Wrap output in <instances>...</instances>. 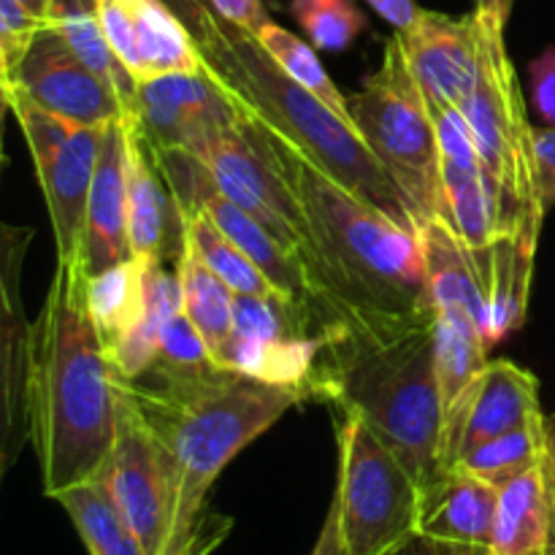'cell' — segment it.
I'll return each mask as SVG.
<instances>
[{"mask_svg": "<svg viewBox=\"0 0 555 555\" xmlns=\"http://www.w3.org/2000/svg\"><path fill=\"white\" fill-rule=\"evenodd\" d=\"M27 428L49 499L95 480L114 448V369L87 309L81 260L57 263L33 320Z\"/></svg>", "mask_w": 555, "mask_h": 555, "instance_id": "obj_1", "label": "cell"}, {"mask_svg": "<svg viewBox=\"0 0 555 555\" xmlns=\"http://www.w3.org/2000/svg\"><path fill=\"white\" fill-rule=\"evenodd\" d=\"M269 146L307 215L320 271L356 314L363 336L377 339L431 323L421 233L404 231L331 182L271 130Z\"/></svg>", "mask_w": 555, "mask_h": 555, "instance_id": "obj_2", "label": "cell"}, {"mask_svg": "<svg viewBox=\"0 0 555 555\" xmlns=\"http://www.w3.org/2000/svg\"><path fill=\"white\" fill-rule=\"evenodd\" d=\"M114 385L133 401L171 459L177 520L168 555L198 553L206 496L217 477L285 412L307 401L301 390L228 369L204 374L150 369L135 379L114 377Z\"/></svg>", "mask_w": 555, "mask_h": 555, "instance_id": "obj_3", "label": "cell"}, {"mask_svg": "<svg viewBox=\"0 0 555 555\" xmlns=\"http://www.w3.org/2000/svg\"><path fill=\"white\" fill-rule=\"evenodd\" d=\"M309 399L350 410L399 455L421 491L444 475L434 320L393 336H345L320 352Z\"/></svg>", "mask_w": 555, "mask_h": 555, "instance_id": "obj_4", "label": "cell"}, {"mask_svg": "<svg viewBox=\"0 0 555 555\" xmlns=\"http://www.w3.org/2000/svg\"><path fill=\"white\" fill-rule=\"evenodd\" d=\"M217 79L285 144L301 152L331 182L383 211L404 231L421 233V220L388 168L374 157L350 119L293 81L266 54L253 33L222 20L220 33L201 43Z\"/></svg>", "mask_w": 555, "mask_h": 555, "instance_id": "obj_5", "label": "cell"}, {"mask_svg": "<svg viewBox=\"0 0 555 555\" xmlns=\"http://www.w3.org/2000/svg\"><path fill=\"white\" fill-rule=\"evenodd\" d=\"M477 14V11H475ZM480 16V14H477ZM482 74L461 106L496 209L499 236H513L526 255H537L545 211L534 168V125L504 43V27L482 20Z\"/></svg>", "mask_w": 555, "mask_h": 555, "instance_id": "obj_6", "label": "cell"}, {"mask_svg": "<svg viewBox=\"0 0 555 555\" xmlns=\"http://www.w3.org/2000/svg\"><path fill=\"white\" fill-rule=\"evenodd\" d=\"M352 128L388 168L415 209L421 228L442 220L444 193L439 168V135L426 95L406 63L399 36L388 38L383 63L347 95Z\"/></svg>", "mask_w": 555, "mask_h": 555, "instance_id": "obj_7", "label": "cell"}, {"mask_svg": "<svg viewBox=\"0 0 555 555\" xmlns=\"http://www.w3.org/2000/svg\"><path fill=\"white\" fill-rule=\"evenodd\" d=\"M339 412L334 502L345 555H390L417 534L423 491L361 415Z\"/></svg>", "mask_w": 555, "mask_h": 555, "instance_id": "obj_8", "label": "cell"}, {"mask_svg": "<svg viewBox=\"0 0 555 555\" xmlns=\"http://www.w3.org/2000/svg\"><path fill=\"white\" fill-rule=\"evenodd\" d=\"M193 155L204 163L211 182L217 184V190H220L225 198H231L233 204L242 206L247 215H253L255 220L263 222L282 244H287L293 253H298L307 260V266L318 274V280L325 282L323 271H320L318 266V258H314L307 215H304L301 204H298L296 190L291 188V182H287V177L282 173V168L276 166L274 155H271L269 130H266V125L260 122L244 103L238 122L233 125V128L222 130V133L211 135V139L204 141ZM325 285H328V282H325ZM352 318H356V314H352ZM358 328H361V325H358Z\"/></svg>", "mask_w": 555, "mask_h": 555, "instance_id": "obj_9", "label": "cell"}, {"mask_svg": "<svg viewBox=\"0 0 555 555\" xmlns=\"http://www.w3.org/2000/svg\"><path fill=\"white\" fill-rule=\"evenodd\" d=\"M95 480L135 534L144 555L171 553L177 520V480L171 459L150 423L119 388L114 448Z\"/></svg>", "mask_w": 555, "mask_h": 555, "instance_id": "obj_10", "label": "cell"}, {"mask_svg": "<svg viewBox=\"0 0 555 555\" xmlns=\"http://www.w3.org/2000/svg\"><path fill=\"white\" fill-rule=\"evenodd\" d=\"M36 231L0 220V482L30 442L27 374L33 323L22 301V271Z\"/></svg>", "mask_w": 555, "mask_h": 555, "instance_id": "obj_11", "label": "cell"}, {"mask_svg": "<svg viewBox=\"0 0 555 555\" xmlns=\"http://www.w3.org/2000/svg\"><path fill=\"white\" fill-rule=\"evenodd\" d=\"M130 112L150 146L195 152L211 135L238 122L242 103L206 65L139 85Z\"/></svg>", "mask_w": 555, "mask_h": 555, "instance_id": "obj_12", "label": "cell"}, {"mask_svg": "<svg viewBox=\"0 0 555 555\" xmlns=\"http://www.w3.org/2000/svg\"><path fill=\"white\" fill-rule=\"evenodd\" d=\"M5 87L87 128H106L128 114L119 92L87 68L49 25L30 38Z\"/></svg>", "mask_w": 555, "mask_h": 555, "instance_id": "obj_13", "label": "cell"}, {"mask_svg": "<svg viewBox=\"0 0 555 555\" xmlns=\"http://www.w3.org/2000/svg\"><path fill=\"white\" fill-rule=\"evenodd\" d=\"M98 20L112 52L139 85L206 68L193 33L160 0H98Z\"/></svg>", "mask_w": 555, "mask_h": 555, "instance_id": "obj_14", "label": "cell"}, {"mask_svg": "<svg viewBox=\"0 0 555 555\" xmlns=\"http://www.w3.org/2000/svg\"><path fill=\"white\" fill-rule=\"evenodd\" d=\"M396 36L426 101L464 106L482 74L486 38L480 16L472 11L455 20L423 9L415 25Z\"/></svg>", "mask_w": 555, "mask_h": 555, "instance_id": "obj_15", "label": "cell"}, {"mask_svg": "<svg viewBox=\"0 0 555 555\" xmlns=\"http://www.w3.org/2000/svg\"><path fill=\"white\" fill-rule=\"evenodd\" d=\"M428 108L439 135L444 193L442 220L469 253H482L499 238V225L475 135L459 106L428 101Z\"/></svg>", "mask_w": 555, "mask_h": 555, "instance_id": "obj_16", "label": "cell"}, {"mask_svg": "<svg viewBox=\"0 0 555 555\" xmlns=\"http://www.w3.org/2000/svg\"><path fill=\"white\" fill-rule=\"evenodd\" d=\"M540 417V379L513 361H488L459 410L444 421V469H453L455 461L477 444Z\"/></svg>", "mask_w": 555, "mask_h": 555, "instance_id": "obj_17", "label": "cell"}, {"mask_svg": "<svg viewBox=\"0 0 555 555\" xmlns=\"http://www.w3.org/2000/svg\"><path fill=\"white\" fill-rule=\"evenodd\" d=\"M101 135L103 128L79 125L57 144L30 150L38 184H41L43 201H47L49 222H52L57 263L81 260L87 204H90Z\"/></svg>", "mask_w": 555, "mask_h": 555, "instance_id": "obj_18", "label": "cell"}, {"mask_svg": "<svg viewBox=\"0 0 555 555\" xmlns=\"http://www.w3.org/2000/svg\"><path fill=\"white\" fill-rule=\"evenodd\" d=\"M125 125V209H128V242L135 260H168L177 263L184 247V228L179 206L152 157L150 141L141 133L133 112Z\"/></svg>", "mask_w": 555, "mask_h": 555, "instance_id": "obj_19", "label": "cell"}, {"mask_svg": "<svg viewBox=\"0 0 555 555\" xmlns=\"http://www.w3.org/2000/svg\"><path fill=\"white\" fill-rule=\"evenodd\" d=\"M128 209H125V125L122 119L106 125L98 150L90 204H87L81 266L95 276L112 266L130 260Z\"/></svg>", "mask_w": 555, "mask_h": 555, "instance_id": "obj_20", "label": "cell"}, {"mask_svg": "<svg viewBox=\"0 0 555 555\" xmlns=\"http://www.w3.org/2000/svg\"><path fill=\"white\" fill-rule=\"evenodd\" d=\"M491 555H555V464L542 455L531 469L499 488Z\"/></svg>", "mask_w": 555, "mask_h": 555, "instance_id": "obj_21", "label": "cell"}, {"mask_svg": "<svg viewBox=\"0 0 555 555\" xmlns=\"http://www.w3.org/2000/svg\"><path fill=\"white\" fill-rule=\"evenodd\" d=\"M421 247L423 260H426L428 301H431L434 314L480 331L486 339L488 301L469 249L439 217L421 228Z\"/></svg>", "mask_w": 555, "mask_h": 555, "instance_id": "obj_22", "label": "cell"}, {"mask_svg": "<svg viewBox=\"0 0 555 555\" xmlns=\"http://www.w3.org/2000/svg\"><path fill=\"white\" fill-rule=\"evenodd\" d=\"M496 507V486L453 466L431 488L423 491L417 534L431 537V540L439 542H453V545L486 547L488 551Z\"/></svg>", "mask_w": 555, "mask_h": 555, "instance_id": "obj_23", "label": "cell"}, {"mask_svg": "<svg viewBox=\"0 0 555 555\" xmlns=\"http://www.w3.org/2000/svg\"><path fill=\"white\" fill-rule=\"evenodd\" d=\"M47 25L57 30V36L68 43L70 52L87 68L95 70L103 81H108L119 92L130 112L135 103V92H139V81L122 68L117 54L108 47L101 20H98V0H52Z\"/></svg>", "mask_w": 555, "mask_h": 555, "instance_id": "obj_24", "label": "cell"}, {"mask_svg": "<svg viewBox=\"0 0 555 555\" xmlns=\"http://www.w3.org/2000/svg\"><path fill=\"white\" fill-rule=\"evenodd\" d=\"M179 282H182V309L190 323L204 339L215 366L220 363L222 350L233 334V301L236 293L195 255V249L184 242L182 255L177 260Z\"/></svg>", "mask_w": 555, "mask_h": 555, "instance_id": "obj_25", "label": "cell"}, {"mask_svg": "<svg viewBox=\"0 0 555 555\" xmlns=\"http://www.w3.org/2000/svg\"><path fill=\"white\" fill-rule=\"evenodd\" d=\"M87 309L108 356L144 314L141 260L130 258L101 274L87 276Z\"/></svg>", "mask_w": 555, "mask_h": 555, "instance_id": "obj_26", "label": "cell"}, {"mask_svg": "<svg viewBox=\"0 0 555 555\" xmlns=\"http://www.w3.org/2000/svg\"><path fill=\"white\" fill-rule=\"evenodd\" d=\"M179 215H182L184 242L236 296H274V293H280L206 211L190 206V209H179Z\"/></svg>", "mask_w": 555, "mask_h": 555, "instance_id": "obj_27", "label": "cell"}, {"mask_svg": "<svg viewBox=\"0 0 555 555\" xmlns=\"http://www.w3.org/2000/svg\"><path fill=\"white\" fill-rule=\"evenodd\" d=\"M54 502L74 520L90 555H144L135 534L128 529L98 480L57 493Z\"/></svg>", "mask_w": 555, "mask_h": 555, "instance_id": "obj_28", "label": "cell"}, {"mask_svg": "<svg viewBox=\"0 0 555 555\" xmlns=\"http://www.w3.org/2000/svg\"><path fill=\"white\" fill-rule=\"evenodd\" d=\"M434 356H437V377L444 421H448L488 366V345L480 331L434 314Z\"/></svg>", "mask_w": 555, "mask_h": 555, "instance_id": "obj_29", "label": "cell"}, {"mask_svg": "<svg viewBox=\"0 0 555 555\" xmlns=\"http://www.w3.org/2000/svg\"><path fill=\"white\" fill-rule=\"evenodd\" d=\"M542 455H545V415L540 421H531L529 426H520L515 431L477 444L475 450L461 455L453 466L502 488L524 475L526 469H531Z\"/></svg>", "mask_w": 555, "mask_h": 555, "instance_id": "obj_30", "label": "cell"}, {"mask_svg": "<svg viewBox=\"0 0 555 555\" xmlns=\"http://www.w3.org/2000/svg\"><path fill=\"white\" fill-rule=\"evenodd\" d=\"M253 36L258 38V43L266 49V54H269L293 81H298L304 90H309L314 98H320V101H323L325 106L334 108L339 117L350 119L347 95H341L339 87L334 85L328 70L320 63L318 52H314L307 41H301V38H298L296 33L287 30V27L276 25L274 20H266Z\"/></svg>", "mask_w": 555, "mask_h": 555, "instance_id": "obj_31", "label": "cell"}, {"mask_svg": "<svg viewBox=\"0 0 555 555\" xmlns=\"http://www.w3.org/2000/svg\"><path fill=\"white\" fill-rule=\"evenodd\" d=\"M291 14L312 47L323 52H345L369 27L356 0H291Z\"/></svg>", "mask_w": 555, "mask_h": 555, "instance_id": "obj_32", "label": "cell"}, {"mask_svg": "<svg viewBox=\"0 0 555 555\" xmlns=\"http://www.w3.org/2000/svg\"><path fill=\"white\" fill-rule=\"evenodd\" d=\"M152 369H160L168 374H204L215 366L204 339L190 323L184 309H177L160 328V350Z\"/></svg>", "mask_w": 555, "mask_h": 555, "instance_id": "obj_33", "label": "cell"}, {"mask_svg": "<svg viewBox=\"0 0 555 555\" xmlns=\"http://www.w3.org/2000/svg\"><path fill=\"white\" fill-rule=\"evenodd\" d=\"M531 103L547 128H555V47L531 60Z\"/></svg>", "mask_w": 555, "mask_h": 555, "instance_id": "obj_34", "label": "cell"}, {"mask_svg": "<svg viewBox=\"0 0 555 555\" xmlns=\"http://www.w3.org/2000/svg\"><path fill=\"white\" fill-rule=\"evenodd\" d=\"M534 168H537V190H540L542 211H551L555 206V128H534Z\"/></svg>", "mask_w": 555, "mask_h": 555, "instance_id": "obj_35", "label": "cell"}, {"mask_svg": "<svg viewBox=\"0 0 555 555\" xmlns=\"http://www.w3.org/2000/svg\"><path fill=\"white\" fill-rule=\"evenodd\" d=\"M160 3H166L168 9L188 25V30L193 33L198 47L201 43L211 41V38L220 33L222 20L217 16V11L211 9L209 0H160Z\"/></svg>", "mask_w": 555, "mask_h": 555, "instance_id": "obj_36", "label": "cell"}, {"mask_svg": "<svg viewBox=\"0 0 555 555\" xmlns=\"http://www.w3.org/2000/svg\"><path fill=\"white\" fill-rule=\"evenodd\" d=\"M209 3L220 20H225L228 25L242 27L247 33H255L266 20H271L263 0H209Z\"/></svg>", "mask_w": 555, "mask_h": 555, "instance_id": "obj_37", "label": "cell"}, {"mask_svg": "<svg viewBox=\"0 0 555 555\" xmlns=\"http://www.w3.org/2000/svg\"><path fill=\"white\" fill-rule=\"evenodd\" d=\"M390 555H491L486 547H472V545H453V542H439L431 537L415 534L410 542L399 547Z\"/></svg>", "mask_w": 555, "mask_h": 555, "instance_id": "obj_38", "label": "cell"}, {"mask_svg": "<svg viewBox=\"0 0 555 555\" xmlns=\"http://www.w3.org/2000/svg\"><path fill=\"white\" fill-rule=\"evenodd\" d=\"M385 22L396 27V33L410 30L417 22V16L423 14V9L417 5V0H366Z\"/></svg>", "mask_w": 555, "mask_h": 555, "instance_id": "obj_39", "label": "cell"}, {"mask_svg": "<svg viewBox=\"0 0 555 555\" xmlns=\"http://www.w3.org/2000/svg\"><path fill=\"white\" fill-rule=\"evenodd\" d=\"M27 38H22L20 33H14V27L5 22L3 16V9H0V79L9 81L11 70H14L16 60L22 57V52H25L27 47Z\"/></svg>", "mask_w": 555, "mask_h": 555, "instance_id": "obj_40", "label": "cell"}, {"mask_svg": "<svg viewBox=\"0 0 555 555\" xmlns=\"http://www.w3.org/2000/svg\"><path fill=\"white\" fill-rule=\"evenodd\" d=\"M309 555H345V545H341V531H339V507L336 502H331L328 515L323 520V529H320L318 542H314L312 553Z\"/></svg>", "mask_w": 555, "mask_h": 555, "instance_id": "obj_41", "label": "cell"}, {"mask_svg": "<svg viewBox=\"0 0 555 555\" xmlns=\"http://www.w3.org/2000/svg\"><path fill=\"white\" fill-rule=\"evenodd\" d=\"M515 0H475V11L488 22H496V25L507 27L509 14H513Z\"/></svg>", "mask_w": 555, "mask_h": 555, "instance_id": "obj_42", "label": "cell"}, {"mask_svg": "<svg viewBox=\"0 0 555 555\" xmlns=\"http://www.w3.org/2000/svg\"><path fill=\"white\" fill-rule=\"evenodd\" d=\"M9 90H5V81L0 79V182H3V171L9 168V155H5V117H9Z\"/></svg>", "mask_w": 555, "mask_h": 555, "instance_id": "obj_43", "label": "cell"}, {"mask_svg": "<svg viewBox=\"0 0 555 555\" xmlns=\"http://www.w3.org/2000/svg\"><path fill=\"white\" fill-rule=\"evenodd\" d=\"M16 3H20L22 9L30 11L36 20L47 22V14H49V5H52V0H16Z\"/></svg>", "mask_w": 555, "mask_h": 555, "instance_id": "obj_44", "label": "cell"}, {"mask_svg": "<svg viewBox=\"0 0 555 555\" xmlns=\"http://www.w3.org/2000/svg\"><path fill=\"white\" fill-rule=\"evenodd\" d=\"M545 450L555 464V412L553 415H545Z\"/></svg>", "mask_w": 555, "mask_h": 555, "instance_id": "obj_45", "label": "cell"}]
</instances>
